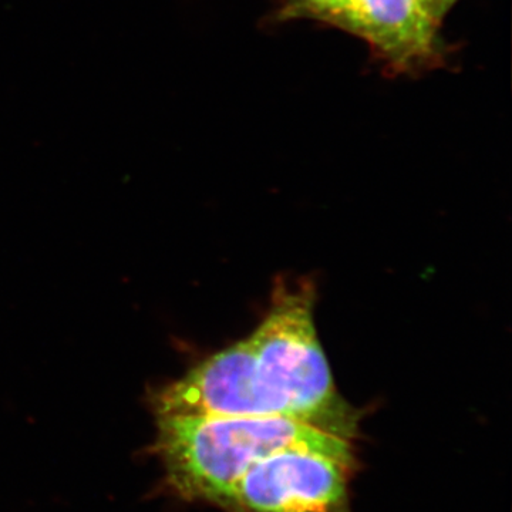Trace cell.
I'll return each instance as SVG.
<instances>
[{
  "label": "cell",
  "instance_id": "3957f363",
  "mask_svg": "<svg viewBox=\"0 0 512 512\" xmlns=\"http://www.w3.org/2000/svg\"><path fill=\"white\" fill-rule=\"evenodd\" d=\"M350 464L308 448H288L262 458L232 491L239 512H348Z\"/></svg>",
  "mask_w": 512,
  "mask_h": 512
},
{
  "label": "cell",
  "instance_id": "8992f818",
  "mask_svg": "<svg viewBox=\"0 0 512 512\" xmlns=\"http://www.w3.org/2000/svg\"><path fill=\"white\" fill-rule=\"evenodd\" d=\"M420 2L429 13L430 18L440 26L441 20L447 15L448 10L453 8L457 0H420Z\"/></svg>",
  "mask_w": 512,
  "mask_h": 512
},
{
  "label": "cell",
  "instance_id": "5b68a950",
  "mask_svg": "<svg viewBox=\"0 0 512 512\" xmlns=\"http://www.w3.org/2000/svg\"><path fill=\"white\" fill-rule=\"evenodd\" d=\"M286 13L322 20L333 25L348 0H285Z\"/></svg>",
  "mask_w": 512,
  "mask_h": 512
},
{
  "label": "cell",
  "instance_id": "6da1fadb",
  "mask_svg": "<svg viewBox=\"0 0 512 512\" xmlns=\"http://www.w3.org/2000/svg\"><path fill=\"white\" fill-rule=\"evenodd\" d=\"M156 448L174 493L228 508L241 477L262 458L308 448L352 464L348 436L286 416H157Z\"/></svg>",
  "mask_w": 512,
  "mask_h": 512
},
{
  "label": "cell",
  "instance_id": "277c9868",
  "mask_svg": "<svg viewBox=\"0 0 512 512\" xmlns=\"http://www.w3.org/2000/svg\"><path fill=\"white\" fill-rule=\"evenodd\" d=\"M333 25L362 37L397 72L439 59L437 25L420 0H348Z\"/></svg>",
  "mask_w": 512,
  "mask_h": 512
},
{
  "label": "cell",
  "instance_id": "7a4b0ae2",
  "mask_svg": "<svg viewBox=\"0 0 512 512\" xmlns=\"http://www.w3.org/2000/svg\"><path fill=\"white\" fill-rule=\"evenodd\" d=\"M313 295L276 296L271 312L249 336L258 386L279 416L318 424L346 436L342 403L313 323Z\"/></svg>",
  "mask_w": 512,
  "mask_h": 512
}]
</instances>
